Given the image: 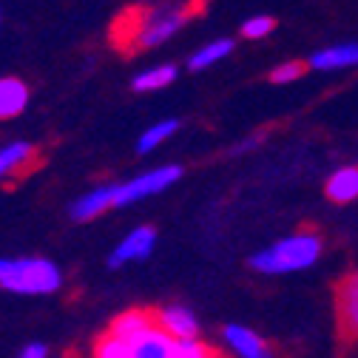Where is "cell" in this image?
Returning a JSON list of instances; mask_svg holds the SVG:
<instances>
[{
	"label": "cell",
	"mask_w": 358,
	"mask_h": 358,
	"mask_svg": "<svg viewBox=\"0 0 358 358\" xmlns=\"http://www.w3.org/2000/svg\"><path fill=\"white\" fill-rule=\"evenodd\" d=\"M202 3H145L125 9L114 29L111 40L120 52H148L162 46L182 29L196 12H202Z\"/></svg>",
	"instance_id": "obj_1"
},
{
	"label": "cell",
	"mask_w": 358,
	"mask_h": 358,
	"mask_svg": "<svg viewBox=\"0 0 358 358\" xmlns=\"http://www.w3.org/2000/svg\"><path fill=\"white\" fill-rule=\"evenodd\" d=\"M324 253V239L319 231L301 228L290 236H282L271 248H264L250 256V267L264 276H287V273H301L313 267Z\"/></svg>",
	"instance_id": "obj_2"
},
{
	"label": "cell",
	"mask_w": 358,
	"mask_h": 358,
	"mask_svg": "<svg viewBox=\"0 0 358 358\" xmlns=\"http://www.w3.org/2000/svg\"><path fill=\"white\" fill-rule=\"evenodd\" d=\"M63 271L46 256H0V290L15 296H52L63 290Z\"/></svg>",
	"instance_id": "obj_3"
},
{
	"label": "cell",
	"mask_w": 358,
	"mask_h": 358,
	"mask_svg": "<svg viewBox=\"0 0 358 358\" xmlns=\"http://www.w3.org/2000/svg\"><path fill=\"white\" fill-rule=\"evenodd\" d=\"M182 165H159L151 171H143L137 176H131L128 182H117L114 185V208H128L137 205L148 196H157L162 191H168L171 185H176L182 179Z\"/></svg>",
	"instance_id": "obj_4"
},
{
	"label": "cell",
	"mask_w": 358,
	"mask_h": 358,
	"mask_svg": "<svg viewBox=\"0 0 358 358\" xmlns=\"http://www.w3.org/2000/svg\"><path fill=\"white\" fill-rule=\"evenodd\" d=\"M154 245H157V228L151 225H137L131 228L111 250L108 256V267L111 271H120L122 264H131V262H145L151 253H154Z\"/></svg>",
	"instance_id": "obj_5"
},
{
	"label": "cell",
	"mask_w": 358,
	"mask_h": 358,
	"mask_svg": "<svg viewBox=\"0 0 358 358\" xmlns=\"http://www.w3.org/2000/svg\"><path fill=\"white\" fill-rule=\"evenodd\" d=\"M154 319H157V327L165 330L173 341L199 338V319H196V313L185 304H165L154 313Z\"/></svg>",
	"instance_id": "obj_6"
},
{
	"label": "cell",
	"mask_w": 358,
	"mask_h": 358,
	"mask_svg": "<svg viewBox=\"0 0 358 358\" xmlns=\"http://www.w3.org/2000/svg\"><path fill=\"white\" fill-rule=\"evenodd\" d=\"M336 313L341 338H358V271L344 276L336 287Z\"/></svg>",
	"instance_id": "obj_7"
},
{
	"label": "cell",
	"mask_w": 358,
	"mask_h": 358,
	"mask_svg": "<svg viewBox=\"0 0 358 358\" xmlns=\"http://www.w3.org/2000/svg\"><path fill=\"white\" fill-rule=\"evenodd\" d=\"M222 338H225L234 358H276L273 347L264 341V336H259L245 324H228L222 330Z\"/></svg>",
	"instance_id": "obj_8"
},
{
	"label": "cell",
	"mask_w": 358,
	"mask_h": 358,
	"mask_svg": "<svg viewBox=\"0 0 358 358\" xmlns=\"http://www.w3.org/2000/svg\"><path fill=\"white\" fill-rule=\"evenodd\" d=\"M37 148L26 140H15L9 145L0 148V182L3 179H20L26 171H31L37 165Z\"/></svg>",
	"instance_id": "obj_9"
},
{
	"label": "cell",
	"mask_w": 358,
	"mask_h": 358,
	"mask_svg": "<svg viewBox=\"0 0 358 358\" xmlns=\"http://www.w3.org/2000/svg\"><path fill=\"white\" fill-rule=\"evenodd\" d=\"M307 69H313V71L358 69V43H338V46H327V49L313 52L307 60Z\"/></svg>",
	"instance_id": "obj_10"
},
{
	"label": "cell",
	"mask_w": 358,
	"mask_h": 358,
	"mask_svg": "<svg viewBox=\"0 0 358 358\" xmlns=\"http://www.w3.org/2000/svg\"><path fill=\"white\" fill-rule=\"evenodd\" d=\"M157 324L154 319V310H145V307H131V310H122L120 316H114V322L108 324V336L131 344L137 336H143L145 330H151Z\"/></svg>",
	"instance_id": "obj_11"
},
{
	"label": "cell",
	"mask_w": 358,
	"mask_h": 358,
	"mask_svg": "<svg viewBox=\"0 0 358 358\" xmlns=\"http://www.w3.org/2000/svg\"><path fill=\"white\" fill-rule=\"evenodd\" d=\"M111 208H114V185H97L92 191H85L83 196H77L71 202L69 213L74 222H92Z\"/></svg>",
	"instance_id": "obj_12"
},
{
	"label": "cell",
	"mask_w": 358,
	"mask_h": 358,
	"mask_svg": "<svg viewBox=\"0 0 358 358\" xmlns=\"http://www.w3.org/2000/svg\"><path fill=\"white\" fill-rule=\"evenodd\" d=\"M128 347H131V358H173L176 355V341L157 324L145 330L143 336H137Z\"/></svg>",
	"instance_id": "obj_13"
},
{
	"label": "cell",
	"mask_w": 358,
	"mask_h": 358,
	"mask_svg": "<svg viewBox=\"0 0 358 358\" xmlns=\"http://www.w3.org/2000/svg\"><path fill=\"white\" fill-rule=\"evenodd\" d=\"M324 194L336 205L355 202L358 199V165H341V168H336L327 176V182H324Z\"/></svg>",
	"instance_id": "obj_14"
},
{
	"label": "cell",
	"mask_w": 358,
	"mask_h": 358,
	"mask_svg": "<svg viewBox=\"0 0 358 358\" xmlns=\"http://www.w3.org/2000/svg\"><path fill=\"white\" fill-rule=\"evenodd\" d=\"M29 85L20 77H0V120H15L29 108Z\"/></svg>",
	"instance_id": "obj_15"
},
{
	"label": "cell",
	"mask_w": 358,
	"mask_h": 358,
	"mask_svg": "<svg viewBox=\"0 0 358 358\" xmlns=\"http://www.w3.org/2000/svg\"><path fill=\"white\" fill-rule=\"evenodd\" d=\"M236 49V40L234 37H216V40H208L205 46H199L191 57H188V69L191 71H205L216 63H222L225 57H231Z\"/></svg>",
	"instance_id": "obj_16"
},
{
	"label": "cell",
	"mask_w": 358,
	"mask_h": 358,
	"mask_svg": "<svg viewBox=\"0 0 358 358\" xmlns=\"http://www.w3.org/2000/svg\"><path fill=\"white\" fill-rule=\"evenodd\" d=\"M176 77H179V69H176L173 63H159V66L143 69L137 77H134V80H131V92H137V94L162 92V88H168Z\"/></svg>",
	"instance_id": "obj_17"
},
{
	"label": "cell",
	"mask_w": 358,
	"mask_h": 358,
	"mask_svg": "<svg viewBox=\"0 0 358 358\" xmlns=\"http://www.w3.org/2000/svg\"><path fill=\"white\" fill-rule=\"evenodd\" d=\"M176 131H179V120H159V122L148 125L137 140V154H154L165 140L173 137Z\"/></svg>",
	"instance_id": "obj_18"
},
{
	"label": "cell",
	"mask_w": 358,
	"mask_h": 358,
	"mask_svg": "<svg viewBox=\"0 0 358 358\" xmlns=\"http://www.w3.org/2000/svg\"><path fill=\"white\" fill-rule=\"evenodd\" d=\"M304 71H307V63H301V60H285V63L273 66L267 77H271L273 85H290V83L301 80Z\"/></svg>",
	"instance_id": "obj_19"
},
{
	"label": "cell",
	"mask_w": 358,
	"mask_h": 358,
	"mask_svg": "<svg viewBox=\"0 0 358 358\" xmlns=\"http://www.w3.org/2000/svg\"><path fill=\"white\" fill-rule=\"evenodd\" d=\"M94 358H131V347L108 333H103L97 341H94V350H92Z\"/></svg>",
	"instance_id": "obj_20"
},
{
	"label": "cell",
	"mask_w": 358,
	"mask_h": 358,
	"mask_svg": "<svg viewBox=\"0 0 358 358\" xmlns=\"http://www.w3.org/2000/svg\"><path fill=\"white\" fill-rule=\"evenodd\" d=\"M273 29H276V17H271V15H253V17H248L245 23H242V37H248V40H262V37H267V34H273Z\"/></svg>",
	"instance_id": "obj_21"
},
{
	"label": "cell",
	"mask_w": 358,
	"mask_h": 358,
	"mask_svg": "<svg viewBox=\"0 0 358 358\" xmlns=\"http://www.w3.org/2000/svg\"><path fill=\"white\" fill-rule=\"evenodd\" d=\"M176 358H216V352L202 338H191V341H176Z\"/></svg>",
	"instance_id": "obj_22"
},
{
	"label": "cell",
	"mask_w": 358,
	"mask_h": 358,
	"mask_svg": "<svg viewBox=\"0 0 358 358\" xmlns=\"http://www.w3.org/2000/svg\"><path fill=\"white\" fill-rule=\"evenodd\" d=\"M17 358H49V347L40 344V341H31V344H26V347L20 350Z\"/></svg>",
	"instance_id": "obj_23"
},
{
	"label": "cell",
	"mask_w": 358,
	"mask_h": 358,
	"mask_svg": "<svg viewBox=\"0 0 358 358\" xmlns=\"http://www.w3.org/2000/svg\"><path fill=\"white\" fill-rule=\"evenodd\" d=\"M259 143H262V134H256V137H250V140H242L239 145H234V151H231V154H245V151L256 148Z\"/></svg>",
	"instance_id": "obj_24"
},
{
	"label": "cell",
	"mask_w": 358,
	"mask_h": 358,
	"mask_svg": "<svg viewBox=\"0 0 358 358\" xmlns=\"http://www.w3.org/2000/svg\"><path fill=\"white\" fill-rule=\"evenodd\" d=\"M216 358H222V355H216Z\"/></svg>",
	"instance_id": "obj_25"
},
{
	"label": "cell",
	"mask_w": 358,
	"mask_h": 358,
	"mask_svg": "<svg viewBox=\"0 0 358 358\" xmlns=\"http://www.w3.org/2000/svg\"><path fill=\"white\" fill-rule=\"evenodd\" d=\"M0 20H3V17H0Z\"/></svg>",
	"instance_id": "obj_26"
},
{
	"label": "cell",
	"mask_w": 358,
	"mask_h": 358,
	"mask_svg": "<svg viewBox=\"0 0 358 358\" xmlns=\"http://www.w3.org/2000/svg\"><path fill=\"white\" fill-rule=\"evenodd\" d=\"M173 358H176V355H173Z\"/></svg>",
	"instance_id": "obj_27"
}]
</instances>
